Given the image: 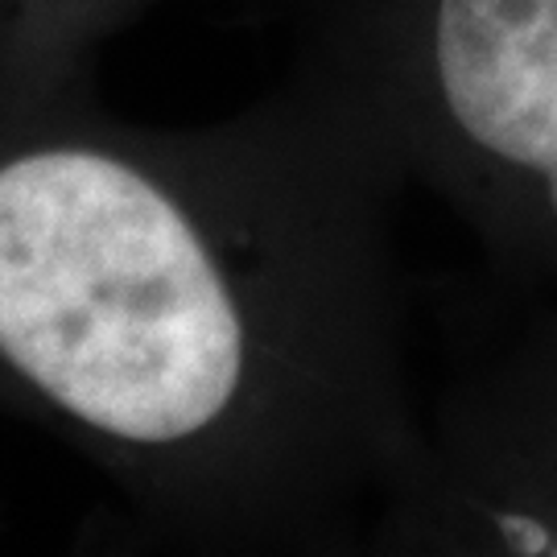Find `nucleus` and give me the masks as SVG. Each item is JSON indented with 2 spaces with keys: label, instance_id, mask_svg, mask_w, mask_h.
I'll list each match as a JSON object with an SVG mask.
<instances>
[{
  "label": "nucleus",
  "instance_id": "nucleus-1",
  "mask_svg": "<svg viewBox=\"0 0 557 557\" xmlns=\"http://www.w3.org/2000/svg\"><path fill=\"white\" fill-rule=\"evenodd\" d=\"M363 116L520 281L557 285V0H363Z\"/></svg>",
  "mask_w": 557,
  "mask_h": 557
},
{
  "label": "nucleus",
  "instance_id": "nucleus-2",
  "mask_svg": "<svg viewBox=\"0 0 557 557\" xmlns=\"http://www.w3.org/2000/svg\"><path fill=\"white\" fill-rule=\"evenodd\" d=\"M388 508L413 554L557 557V310L450 388Z\"/></svg>",
  "mask_w": 557,
  "mask_h": 557
}]
</instances>
